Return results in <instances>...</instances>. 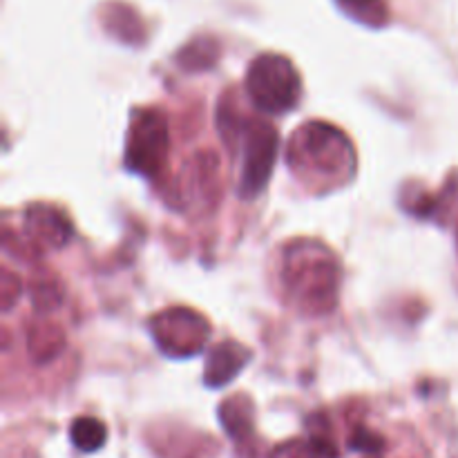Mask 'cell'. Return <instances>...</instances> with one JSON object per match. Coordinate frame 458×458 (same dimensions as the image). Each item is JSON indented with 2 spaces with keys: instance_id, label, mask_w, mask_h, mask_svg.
<instances>
[{
  "instance_id": "1",
  "label": "cell",
  "mask_w": 458,
  "mask_h": 458,
  "mask_svg": "<svg viewBox=\"0 0 458 458\" xmlns=\"http://www.w3.org/2000/svg\"><path fill=\"white\" fill-rule=\"evenodd\" d=\"M106 438H107L106 425L97 419L83 416V419H76L74 425H72V441H74V445L79 447L81 452L101 450Z\"/></svg>"
}]
</instances>
